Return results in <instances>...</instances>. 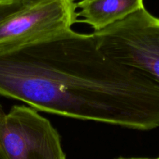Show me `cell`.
Wrapping results in <instances>:
<instances>
[{
    "mask_svg": "<svg viewBox=\"0 0 159 159\" xmlns=\"http://www.w3.org/2000/svg\"><path fill=\"white\" fill-rule=\"evenodd\" d=\"M0 96L36 110L138 130L159 127V82L70 29L0 51Z\"/></svg>",
    "mask_w": 159,
    "mask_h": 159,
    "instance_id": "cell-1",
    "label": "cell"
},
{
    "mask_svg": "<svg viewBox=\"0 0 159 159\" xmlns=\"http://www.w3.org/2000/svg\"><path fill=\"white\" fill-rule=\"evenodd\" d=\"M93 35L109 57L159 82V18L145 8Z\"/></svg>",
    "mask_w": 159,
    "mask_h": 159,
    "instance_id": "cell-2",
    "label": "cell"
},
{
    "mask_svg": "<svg viewBox=\"0 0 159 159\" xmlns=\"http://www.w3.org/2000/svg\"><path fill=\"white\" fill-rule=\"evenodd\" d=\"M0 159H66L58 132L34 108L0 104Z\"/></svg>",
    "mask_w": 159,
    "mask_h": 159,
    "instance_id": "cell-3",
    "label": "cell"
},
{
    "mask_svg": "<svg viewBox=\"0 0 159 159\" xmlns=\"http://www.w3.org/2000/svg\"><path fill=\"white\" fill-rule=\"evenodd\" d=\"M73 0H26L20 10L0 23V51H10L71 29L78 22Z\"/></svg>",
    "mask_w": 159,
    "mask_h": 159,
    "instance_id": "cell-4",
    "label": "cell"
},
{
    "mask_svg": "<svg viewBox=\"0 0 159 159\" xmlns=\"http://www.w3.org/2000/svg\"><path fill=\"white\" fill-rule=\"evenodd\" d=\"M80 22L89 25L96 31L102 30L144 7V0H80Z\"/></svg>",
    "mask_w": 159,
    "mask_h": 159,
    "instance_id": "cell-5",
    "label": "cell"
},
{
    "mask_svg": "<svg viewBox=\"0 0 159 159\" xmlns=\"http://www.w3.org/2000/svg\"><path fill=\"white\" fill-rule=\"evenodd\" d=\"M26 0H0V23L18 12Z\"/></svg>",
    "mask_w": 159,
    "mask_h": 159,
    "instance_id": "cell-6",
    "label": "cell"
},
{
    "mask_svg": "<svg viewBox=\"0 0 159 159\" xmlns=\"http://www.w3.org/2000/svg\"><path fill=\"white\" fill-rule=\"evenodd\" d=\"M117 159H153V158H119ZM158 159V158H155Z\"/></svg>",
    "mask_w": 159,
    "mask_h": 159,
    "instance_id": "cell-7",
    "label": "cell"
},
{
    "mask_svg": "<svg viewBox=\"0 0 159 159\" xmlns=\"http://www.w3.org/2000/svg\"><path fill=\"white\" fill-rule=\"evenodd\" d=\"M73 1H75H75H78V0H73ZM79 1H80V0H79Z\"/></svg>",
    "mask_w": 159,
    "mask_h": 159,
    "instance_id": "cell-8",
    "label": "cell"
},
{
    "mask_svg": "<svg viewBox=\"0 0 159 159\" xmlns=\"http://www.w3.org/2000/svg\"><path fill=\"white\" fill-rule=\"evenodd\" d=\"M158 159H159V158H158Z\"/></svg>",
    "mask_w": 159,
    "mask_h": 159,
    "instance_id": "cell-9",
    "label": "cell"
}]
</instances>
